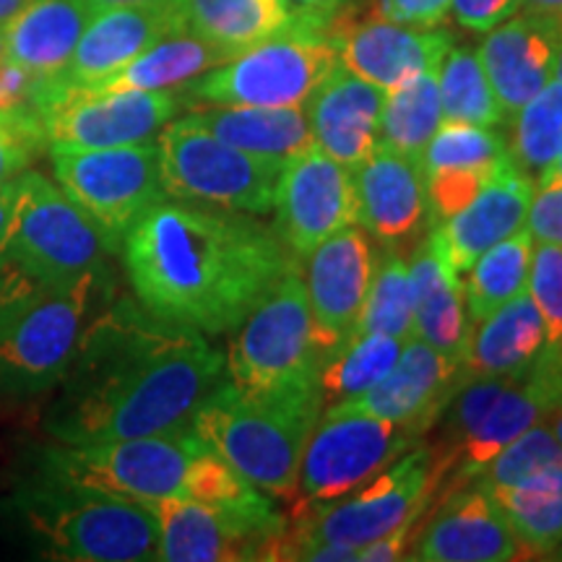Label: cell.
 <instances>
[{
  "instance_id": "6da1fadb",
  "label": "cell",
  "mask_w": 562,
  "mask_h": 562,
  "mask_svg": "<svg viewBox=\"0 0 562 562\" xmlns=\"http://www.w3.org/2000/svg\"><path fill=\"white\" fill-rule=\"evenodd\" d=\"M222 381L224 355L206 336L112 297L60 381L45 430L68 446L180 430Z\"/></svg>"
},
{
  "instance_id": "7a4b0ae2",
  "label": "cell",
  "mask_w": 562,
  "mask_h": 562,
  "mask_svg": "<svg viewBox=\"0 0 562 562\" xmlns=\"http://www.w3.org/2000/svg\"><path fill=\"white\" fill-rule=\"evenodd\" d=\"M121 250L140 305L203 336L235 331L297 261L250 214L172 199L146 211Z\"/></svg>"
},
{
  "instance_id": "3957f363",
  "label": "cell",
  "mask_w": 562,
  "mask_h": 562,
  "mask_svg": "<svg viewBox=\"0 0 562 562\" xmlns=\"http://www.w3.org/2000/svg\"><path fill=\"white\" fill-rule=\"evenodd\" d=\"M323 414L318 378L248 396L227 378L193 414L191 427L211 453L235 467L266 495L292 505L300 463Z\"/></svg>"
},
{
  "instance_id": "277c9868",
  "label": "cell",
  "mask_w": 562,
  "mask_h": 562,
  "mask_svg": "<svg viewBox=\"0 0 562 562\" xmlns=\"http://www.w3.org/2000/svg\"><path fill=\"white\" fill-rule=\"evenodd\" d=\"M110 300L108 266L58 290L0 269V393L30 398L58 389Z\"/></svg>"
},
{
  "instance_id": "5b68a950",
  "label": "cell",
  "mask_w": 562,
  "mask_h": 562,
  "mask_svg": "<svg viewBox=\"0 0 562 562\" xmlns=\"http://www.w3.org/2000/svg\"><path fill=\"white\" fill-rule=\"evenodd\" d=\"M16 510L47 558L68 562L157 560L159 524L146 503L32 476Z\"/></svg>"
},
{
  "instance_id": "8992f818",
  "label": "cell",
  "mask_w": 562,
  "mask_h": 562,
  "mask_svg": "<svg viewBox=\"0 0 562 562\" xmlns=\"http://www.w3.org/2000/svg\"><path fill=\"white\" fill-rule=\"evenodd\" d=\"M157 149L167 199L250 216L273 211L284 165L227 144L191 112L159 131Z\"/></svg>"
},
{
  "instance_id": "52a82bcc",
  "label": "cell",
  "mask_w": 562,
  "mask_h": 562,
  "mask_svg": "<svg viewBox=\"0 0 562 562\" xmlns=\"http://www.w3.org/2000/svg\"><path fill=\"white\" fill-rule=\"evenodd\" d=\"M108 243L83 211L53 178L26 170L16 180V206L0 269L45 290H58L100 269Z\"/></svg>"
},
{
  "instance_id": "ba28073f",
  "label": "cell",
  "mask_w": 562,
  "mask_h": 562,
  "mask_svg": "<svg viewBox=\"0 0 562 562\" xmlns=\"http://www.w3.org/2000/svg\"><path fill=\"white\" fill-rule=\"evenodd\" d=\"M201 451H206V446L191 425L144 438L83 446L55 440V446L40 451L34 476L151 503L180 495L182 476Z\"/></svg>"
},
{
  "instance_id": "9c48e42d",
  "label": "cell",
  "mask_w": 562,
  "mask_h": 562,
  "mask_svg": "<svg viewBox=\"0 0 562 562\" xmlns=\"http://www.w3.org/2000/svg\"><path fill=\"white\" fill-rule=\"evenodd\" d=\"M339 66L331 34L313 26L284 32L211 68L186 87V100L232 108H305Z\"/></svg>"
},
{
  "instance_id": "30bf717a",
  "label": "cell",
  "mask_w": 562,
  "mask_h": 562,
  "mask_svg": "<svg viewBox=\"0 0 562 562\" xmlns=\"http://www.w3.org/2000/svg\"><path fill=\"white\" fill-rule=\"evenodd\" d=\"M224 378L248 396L318 378L311 302L297 263L235 328L224 355Z\"/></svg>"
},
{
  "instance_id": "8fae6325",
  "label": "cell",
  "mask_w": 562,
  "mask_h": 562,
  "mask_svg": "<svg viewBox=\"0 0 562 562\" xmlns=\"http://www.w3.org/2000/svg\"><path fill=\"white\" fill-rule=\"evenodd\" d=\"M53 180L102 232L110 252L123 248L146 211L167 201L157 140L110 149H50Z\"/></svg>"
},
{
  "instance_id": "7c38bea8",
  "label": "cell",
  "mask_w": 562,
  "mask_h": 562,
  "mask_svg": "<svg viewBox=\"0 0 562 562\" xmlns=\"http://www.w3.org/2000/svg\"><path fill=\"white\" fill-rule=\"evenodd\" d=\"M419 435L362 412H323L300 463L294 518L341 501L419 446Z\"/></svg>"
},
{
  "instance_id": "4fadbf2b",
  "label": "cell",
  "mask_w": 562,
  "mask_h": 562,
  "mask_svg": "<svg viewBox=\"0 0 562 562\" xmlns=\"http://www.w3.org/2000/svg\"><path fill=\"white\" fill-rule=\"evenodd\" d=\"M432 451L419 442L360 490L294 518L290 529L307 542L347 547L360 558L362 547L396 529L414 510L430 505L432 513Z\"/></svg>"
},
{
  "instance_id": "5bb4252c",
  "label": "cell",
  "mask_w": 562,
  "mask_h": 562,
  "mask_svg": "<svg viewBox=\"0 0 562 562\" xmlns=\"http://www.w3.org/2000/svg\"><path fill=\"white\" fill-rule=\"evenodd\" d=\"M182 108L175 91H83L37 83V110L47 149H110L140 144Z\"/></svg>"
},
{
  "instance_id": "9a60e30c",
  "label": "cell",
  "mask_w": 562,
  "mask_h": 562,
  "mask_svg": "<svg viewBox=\"0 0 562 562\" xmlns=\"http://www.w3.org/2000/svg\"><path fill=\"white\" fill-rule=\"evenodd\" d=\"M273 211L279 240L294 258H307L336 232L357 224L351 170L313 144L281 170Z\"/></svg>"
},
{
  "instance_id": "2e32d148",
  "label": "cell",
  "mask_w": 562,
  "mask_h": 562,
  "mask_svg": "<svg viewBox=\"0 0 562 562\" xmlns=\"http://www.w3.org/2000/svg\"><path fill=\"white\" fill-rule=\"evenodd\" d=\"M375 258L357 224L336 232L307 256V302L318 362L351 339L368 300Z\"/></svg>"
},
{
  "instance_id": "e0dca14e",
  "label": "cell",
  "mask_w": 562,
  "mask_h": 562,
  "mask_svg": "<svg viewBox=\"0 0 562 562\" xmlns=\"http://www.w3.org/2000/svg\"><path fill=\"white\" fill-rule=\"evenodd\" d=\"M495 495L480 482L463 484L427 516L406 560L505 562L524 558Z\"/></svg>"
},
{
  "instance_id": "ac0fdd59",
  "label": "cell",
  "mask_w": 562,
  "mask_h": 562,
  "mask_svg": "<svg viewBox=\"0 0 562 562\" xmlns=\"http://www.w3.org/2000/svg\"><path fill=\"white\" fill-rule=\"evenodd\" d=\"M463 383L461 362L440 355L430 344L412 336L402 357L381 383L351 402L326 412H362L409 427L419 435L438 425L442 409Z\"/></svg>"
},
{
  "instance_id": "d6986e66",
  "label": "cell",
  "mask_w": 562,
  "mask_h": 562,
  "mask_svg": "<svg viewBox=\"0 0 562 562\" xmlns=\"http://www.w3.org/2000/svg\"><path fill=\"white\" fill-rule=\"evenodd\" d=\"M562 45V21L518 11L495 30L484 32L480 60L492 83L505 121H510L531 97L554 81Z\"/></svg>"
},
{
  "instance_id": "ffe728a7",
  "label": "cell",
  "mask_w": 562,
  "mask_h": 562,
  "mask_svg": "<svg viewBox=\"0 0 562 562\" xmlns=\"http://www.w3.org/2000/svg\"><path fill=\"white\" fill-rule=\"evenodd\" d=\"M562 404V385L547 378L537 368L518 372L505 385L497 402L490 406L487 414L474 427V432L461 442L453 453L448 472L442 476L440 487L435 490L432 510L463 484L474 482L484 472V467L503 451L508 442L529 427L544 422Z\"/></svg>"
},
{
  "instance_id": "44dd1931",
  "label": "cell",
  "mask_w": 562,
  "mask_h": 562,
  "mask_svg": "<svg viewBox=\"0 0 562 562\" xmlns=\"http://www.w3.org/2000/svg\"><path fill=\"white\" fill-rule=\"evenodd\" d=\"M175 32H186L180 3L97 11L70 55L66 70L55 81L40 83L45 89L97 83Z\"/></svg>"
},
{
  "instance_id": "7402d4cb",
  "label": "cell",
  "mask_w": 562,
  "mask_h": 562,
  "mask_svg": "<svg viewBox=\"0 0 562 562\" xmlns=\"http://www.w3.org/2000/svg\"><path fill=\"white\" fill-rule=\"evenodd\" d=\"M339 66L383 91L402 87L425 70L438 68L453 45L451 32L422 30L383 16L331 30Z\"/></svg>"
},
{
  "instance_id": "603a6c76",
  "label": "cell",
  "mask_w": 562,
  "mask_h": 562,
  "mask_svg": "<svg viewBox=\"0 0 562 562\" xmlns=\"http://www.w3.org/2000/svg\"><path fill=\"white\" fill-rule=\"evenodd\" d=\"M146 505L159 524L157 560L165 562L263 560L266 547L277 539L191 497H159Z\"/></svg>"
},
{
  "instance_id": "cb8c5ba5",
  "label": "cell",
  "mask_w": 562,
  "mask_h": 562,
  "mask_svg": "<svg viewBox=\"0 0 562 562\" xmlns=\"http://www.w3.org/2000/svg\"><path fill=\"white\" fill-rule=\"evenodd\" d=\"M357 193V222L383 245H402L419 235L427 222V180L422 161L378 144L351 170Z\"/></svg>"
},
{
  "instance_id": "d4e9b609",
  "label": "cell",
  "mask_w": 562,
  "mask_h": 562,
  "mask_svg": "<svg viewBox=\"0 0 562 562\" xmlns=\"http://www.w3.org/2000/svg\"><path fill=\"white\" fill-rule=\"evenodd\" d=\"M385 94L389 91L336 66L305 104L315 146L357 170L381 144Z\"/></svg>"
},
{
  "instance_id": "484cf974",
  "label": "cell",
  "mask_w": 562,
  "mask_h": 562,
  "mask_svg": "<svg viewBox=\"0 0 562 562\" xmlns=\"http://www.w3.org/2000/svg\"><path fill=\"white\" fill-rule=\"evenodd\" d=\"M533 180L508 159L476 199L451 220L432 224V240L456 271L467 273L476 258L526 224Z\"/></svg>"
},
{
  "instance_id": "4316f807",
  "label": "cell",
  "mask_w": 562,
  "mask_h": 562,
  "mask_svg": "<svg viewBox=\"0 0 562 562\" xmlns=\"http://www.w3.org/2000/svg\"><path fill=\"white\" fill-rule=\"evenodd\" d=\"M94 13L89 0H26L0 32V55L37 81H55Z\"/></svg>"
},
{
  "instance_id": "83f0119b",
  "label": "cell",
  "mask_w": 562,
  "mask_h": 562,
  "mask_svg": "<svg viewBox=\"0 0 562 562\" xmlns=\"http://www.w3.org/2000/svg\"><path fill=\"white\" fill-rule=\"evenodd\" d=\"M414 336L463 364L474 323L469 318L461 273L446 261L432 237L414 250Z\"/></svg>"
},
{
  "instance_id": "f1b7e54d",
  "label": "cell",
  "mask_w": 562,
  "mask_h": 562,
  "mask_svg": "<svg viewBox=\"0 0 562 562\" xmlns=\"http://www.w3.org/2000/svg\"><path fill=\"white\" fill-rule=\"evenodd\" d=\"M544 344V323L529 290L476 323L469 339L461 378L518 375L537 362Z\"/></svg>"
},
{
  "instance_id": "f546056e",
  "label": "cell",
  "mask_w": 562,
  "mask_h": 562,
  "mask_svg": "<svg viewBox=\"0 0 562 562\" xmlns=\"http://www.w3.org/2000/svg\"><path fill=\"white\" fill-rule=\"evenodd\" d=\"M178 3L186 32L211 42L229 58L284 32L313 26L286 0H178Z\"/></svg>"
},
{
  "instance_id": "4dcf8cb0",
  "label": "cell",
  "mask_w": 562,
  "mask_h": 562,
  "mask_svg": "<svg viewBox=\"0 0 562 562\" xmlns=\"http://www.w3.org/2000/svg\"><path fill=\"white\" fill-rule=\"evenodd\" d=\"M191 115L237 149L286 165L315 144L305 108H232L195 104Z\"/></svg>"
},
{
  "instance_id": "1f68e13d",
  "label": "cell",
  "mask_w": 562,
  "mask_h": 562,
  "mask_svg": "<svg viewBox=\"0 0 562 562\" xmlns=\"http://www.w3.org/2000/svg\"><path fill=\"white\" fill-rule=\"evenodd\" d=\"M229 55L214 47L211 42L195 37L191 32H175L159 40L138 58L125 63L121 70L108 79L87 83V87H68L83 91H175L201 79L211 68L227 63ZM42 87V83H40Z\"/></svg>"
},
{
  "instance_id": "d6a6232c",
  "label": "cell",
  "mask_w": 562,
  "mask_h": 562,
  "mask_svg": "<svg viewBox=\"0 0 562 562\" xmlns=\"http://www.w3.org/2000/svg\"><path fill=\"white\" fill-rule=\"evenodd\" d=\"M180 495L229 513V516L240 518V521L256 526L271 537H279L286 529L284 516L273 508L271 495H266L250 480H245L235 467L211 453L209 448L191 461L186 476H182Z\"/></svg>"
},
{
  "instance_id": "836d02e7",
  "label": "cell",
  "mask_w": 562,
  "mask_h": 562,
  "mask_svg": "<svg viewBox=\"0 0 562 562\" xmlns=\"http://www.w3.org/2000/svg\"><path fill=\"white\" fill-rule=\"evenodd\" d=\"M526 554H552L562 544V467H550L510 487L490 490Z\"/></svg>"
},
{
  "instance_id": "e575fe53",
  "label": "cell",
  "mask_w": 562,
  "mask_h": 562,
  "mask_svg": "<svg viewBox=\"0 0 562 562\" xmlns=\"http://www.w3.org/2000/svg\"><path fill=\"white\" fill-rule=\"evenodd\" d=\"M406 341L385 334H355L339 349L323 357L318 362L323 406H341L381 383L398 362Z\"/></svg>"
},
{
  "instance_id": "d590c367",
  "label": "cell",
  "mask_w": 562,
  "mask_h": 562,
  "mask_svg": "<svg viewBox=\"0 0 562 562\" xmlns=\"http://www.w3.org/2000/svg\"><path fill=\"white\" fill-rule=\"evenodd\" d=\"M531 256L533 237L524 224L521 229H516L510 237L492 245L487 252L476 258L472 269L467 271V281H463L472 323L487 318L490 313H495L516 294L529 290Z\"/></svg>"
},
{
  "instance_id": "8d00e7d4",
  "label": "cell",
  "mask_w": 562,
  "mask_h": 562,
  "mask_svg": "<svg viewBox=\"0 0 562 562\" xmlns=\"http://www.w3.org/2000/svg\"><path fill=\"white\" fill-rule=\"evenodd\" d=\"M438 68L425 70L385 94L381 144L422 161L427 144L442 123Z\"/></svg>"
},
{
  "instance_id": "74e56055",
  "label": "cell",
  "mask_w": 562,
  "mask_h": 562,
  "mask_svg": "<svg viewBox=\"0 0 562 562\" xmlns=\"http://www.w3.org/2000/svg\"><path fill=\"white\" fill-rule=\"evenodd\" d=\"M442 123L501 125L505 121L480 53L469 45H451L438 70Z\"/></svg>"
},
{
  "instance_id": "f35d334b",
  "label": "cell",
  "mask_w": 562,
  "mask_h": 562,
  "mask_svg": "<svg viewBox=\"0 0 562 562\" xmlns=\"http://www.w3.org/2000/svg\"><path fill=\"white\" fill-rule=\"evenodd\" d=\"M510 138H505L510 159L537 186L562 149V83H547L510 117Z\"/></svg>"
},
{
  "instance_id": "ab89813d",
  "label": "cell",
  "mask_w": 562,
  "mask_h": 562,
  "mask_svg": "<svg viewBox=\"0 0 562 562\" xmlns=\"http://www.w3.org/2000/svg\"><path fill=\"white\" fill-rule=\"evenodd\" d=\"M355 334H385L402 341L414 336L412 269L402 250L393 245H385L381 261L375 266Z\"/></svg>"
},
{
  "instance_id": "60d3db41",
  "label": "cell",
  "mask_w": 562,
  "mask_h": 562,
  "mask_svg": "<svg viewBox=\"0 0 562 562\" xmlns=\"http://www.w3.org/2000/svg\"><path fill=\"white\" fill-rule=\"evenodd\" d=\"M529 294L544 323V344L533 368L562 385V245L533 243Z\"/></svg>"
},
{
  "instance_id": "b9f144b4",
  "label": "cell",
  "mask_w": 562,
  "mask_h": 562,
  "mask_svg": "<svg viewBox=\"0 0 562 562\" xmlns=\"http://www.w3.org/2000/svg\"><path fill=\"white\" fill-rule=\"evenodd\" d=\"M508 157V140L492 125L440 123L422 157V170L427 175L453 170V167L495 165Z\"/></svg>"
},
{
  "instance_id": "7bdbcfd3",
  "label": "cell",
  "mask_w": 562,
  "mask_h": 562,
  "mask_svg": "<svg viewBox=\"0 0 562 562\" xmlns=\"http://www.w3.org/2000/svg\"><path fill=\"white\" fill-rule=\"evenodd\" d=\"M550 467H562V446L544 419L508 442L474 482L487 490L510 487V484H518L526 476Z\"/></svg>"
},
{
  "instance_id": "ee69618b",
  "label": "cell",
  "mask_w": 562,
  "mask_h": 562,
  "mask_svg": "<svg viewBox=\"0 0 562 562\" xmlns=\"http://www.w3.org/2000/svg\"><path fill=\"white\" fill-rule=\"evenodd\" d=\"M510 154L495 165H476V167H453L427 175V209H430L432 224H440L459 214L463 206H469L484 188L490 186L492 178L503 170Z\"/></svg>"
},
{
  "instance_id": "f6af8a7d",
  "label": "cell",
  "mask_w": 562,
  "mask_h": 562,
  "mask_svg": "<svg viewBox=\"0 0 562 562\" xmlns=\"http://www.w3.org/2000/svg\"><path fill=\"white\" fill-rule=\"evenodd\" d=\"M42 149H47V136L40 110L0 117V182H11L32 170Z\"/></svg>"
},
{
  "instance_id": "bcb514c9",
  "label": "cell",
  "mask_w": 562,
  "mask_h": 562,
  "mask_svg": "<svg viewBox=\"0 0 562 562\" xmlns=\"http://www.w3.org/2000/svg\"><path fill=\"white\" fill-rule=\"evenodd\" d=\"M526 229L531 232L533 243L562 245V186L533 188V199L526 214Z\"/></svg>"
},
{
  "instance_id": "7dc6e473",
  "label": "cell",
  "mask_w": 562,
  "mask_h": 562,
  "mask_svg": "<svg viewBox=\"0 0 562 562\" xmlns=\"http://www.w3.org/2000/svg\"><path fill=\"white\" fill-rule=\"evenodd\" d=\"M37 83L30 70L0 55V117L37 110Z\"/></svg>"
},
{
  "instance_id": "c3c4849f",
  "label": "cell",
  "mask_w": 562,
  "mask_h": 562,
  "mask_svg": "<svg viewBox=\"0 0 562 562\" xmlns=\"http://www.w3.org/2000/svg\"><path fill=\"white\" fill-rule=\"evenodd\" d=\"M451 13L463 30L484 34L518 13V0H451Z\"/></svg>"
},
{
  "instance_id": "681fc988",
  "label": "cell",
  "mask_w": 562,
  "mask_h": 562,
  "mask_svg": "<svg viewBox=\"0 0 562 562\" xmlns=\"http://www.w3.org/2000/svg\"><path fill=\"white\" fill-rule=\"evenodd\" d=\"M378 13L398 24L432 30L451 13V0H378Z\"/></svg>"
},
{
  "instance_id": "f907efd6",
  "label": "cell",
  "mask_w": 562,
  "mask_h": 562,
  "mask_svg": "<svg viewBox=\"0 0 562 562\" xmlns=\"http://www.w3.org/2000/svg\"><path fill=\"white\" fill-rule=\"evenodd\" d=\"M286 3L300 13L307 24L328 32L336 21H339V13L347 0H286Z\"/></svg>"
},
{
  "instance_id": "816d5d0a",
  "label": "cell",
  "mask_w": 562,
  "mask_h": 562,
  "mask_svg": "<svg viewBox=\"0 0 562 562\" xmlns=\"http://www.w3.org/2000/svg\"><path fill=\"white\" fill-rule=\"evenodd\" d=\"M16 180L0 182V263H3V252L11 235L13 206H16Z\"/></svg>"
},
{
  "instance_id": "f5cc1de1",
  "label": "cell",
  "mask_w": 562,
  "mask_h": 562,
  "mask_svg": "<svg viewBox=\"0 0 562 562\" xmlns=\"http://www.w3.org/2000/svg\"><path fill=\"white\" fill-rule=\"evenodd\" d=\"M518 11L539 13L562 21V0H518Z\"/></svg>"
},
{
  "instance_id": "db71d44e",
  "label": "cell",
  "mask_w": 562,
  "mask_h": 562,
  "mask_svg": "<svg viewBox=\"0 0 562 562\" xmlns=\"http://www.w3.org/2000/svg\"><path fill=\"white\" fill-rule=\"evenodd\" d=\"M94 11H108V9H131V5H167L178 3V0H89Z\"/></svg>"
},
{
  "instance_id": "11a10c76",
  "label": "cell",
  "mask_w": 562,
  "mask_h": 562,
  "mask_svg": "<svg viewBox=\"0 0 562 562\" xmlns=\"http://www.w3.org/2000/svg\"><path fill=\"white\" fill-rule=\"evenodd\" d=\"M26 0H0V32L5 30V24L16 16V13L24 9Z\"/></svg>"
},
{
  "instance_id": "9f6ffc18",
  "label": "cell",
  "mask_w": 562,
  "mask_h": 562,
  "mask_svg": "<svg viewBox=\"0 0 562 562\" xmlns=\"http://www.w3.org/2000/svg\"><path fill=\"white\" fill-rule=\"evenodd\" d=\"M552 182H560V186H562V149H560V157L554 159V165L542 175V178L537 180V186H533V188H539V186H552Z\"/></svg>"
},
{
  "instance_id": "6f0895ef",
  "label": "cell",
  "mask_w": 562,
  "mask_h": 562,
  "mask_svg": "<svg viewBox=\"0 0 562 562\" xmlns=\"http://www.w3.org/2000/svg\"><path fill=\"white\" fill-rule=\"evenodd\" d=\"M547 425L552 427V432H554V438L560 440V446H562V404L558 406V409H554L550 417H547Z\"/></svg>"
},
{
  "instance_id": "680465c9",
  "label": "cell",
  "mask_w": 562,
  "mask_h": 562,
  "mask_svg": "<svg viewBox=\"0 0 562 562\" xmlns=\"http://www.w3.org/2000/svg\"><path fill=\"white\" fill-rule=\"evenodd\" d=\"M554 81L562 83V45H560V53H558V66H554Z\"/></svg>"
},
{
  "instance_id": "91938a15",
  "label": "cell",
  "mask_w": 562,
  "mask_h": 562,
  "mask_svg": "<svg viewBox=\"0 0 562 562\" xmlns=\"http://www.w3.org/2000/svg\"><path fill=\"white\" fill-rule=\"evenodd\" d=\"M552 558H558V560H562V544L558 547V550H554V552H552Z\"/></svg>"
}]
</instances>
